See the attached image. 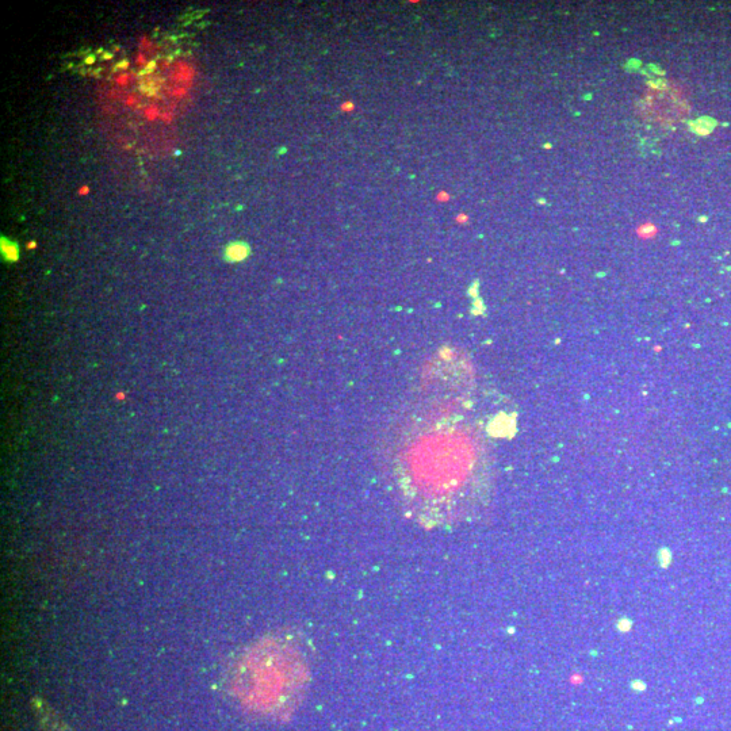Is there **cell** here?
Here are the masks:
<instances>
[{
  "mask_svg": "<svg viewBox=\"0 0 731 731\" xmlns=\"http://www.w3.org/2000/svg\"><path fill=\"white\" fill-rule=\"evenodd\" d=\"M87 193H88V187L87 186H84V187H82V189L79 190V194L80 195H82V194L84 195V194H87Z\"/></svg>",
  "mask_w": 731,
  "mask_h": 731,
  "instance_id": "cell-5",
  "label": "cell"
},
{
  "mask_svg": "<svg viewBox=\"0 0 731 731\" xmlns=\"http://www.w3.org/2000/svg\"><path fill=\"white\" fill-rule=\"evenodd\" d=\"M227 256L229 260H232V262H237V260L244 259L247 256V247L240 246V244H235V246H231L228 248Z\"/></svg>",
  "mask_w": 731,
  "mask_h": 731,
  "instance_id": "cell-2",
  "label": "cell"
},
{
  "mask_svg": "<svg viewBox=\"0 0 731 731\" xmlns=\"http://www.w3.org/2000/svg\"><path fill=\"white\" fill-rule=\"evenodd\" d=\"M3 246V254L6 255V258L9 260H17L18 259V248L13 246V244H5V241L2 240Z\"/></svg>",
  "mask_w": 731,
  "mask_h": 731,
  "instance_id": "cell-3",
  "label": "cell"
},
{
  "mask_svg": "<svg viewBox=\"0 0 731 731\" xmlns=\"http://www.w3.org/2000/svg\"><path fill=\"white\" fill-rule=\"evenodd\" d=\"M310 662L290 637H269L252 646L237 669V691L243 702L263 713L289 710L309 683Z\"/></svg>",
  "mask_w": 731,
  "mask_h": 731,
  "instance_id": "cell-1",
  "label": "cell"
},
{
  "mask_svg": "<svg viewBox=\"0 0 731 731\" xmlns=\"http://www.w3.org/2000/svg\"><path fill=\"white\" fill-rule=\"evenodd\" d=\"M94 63V57H88L87 64Z\"/></svg>",
  "mask_w": 731,
  "mask_h": 731,
  "instance_id": "cell-6",
  "label": "cell"
},
{
  "mask_svg": "<svg viewBox=\"0 0 731 731\" xmlns=\"http://www.w3.org/2000/svg\"><path fill=\"white\" fill-rule=\"evenodd\" d=\"M126 80H128V75L121 76V78L118 79V83L124 84L126 83Z\"/></svg>",
  "mask_w": 731,
  "mask_h": 731,
  "instance_id": "cell-4",
  "label": "cell"
}]
</instances>
